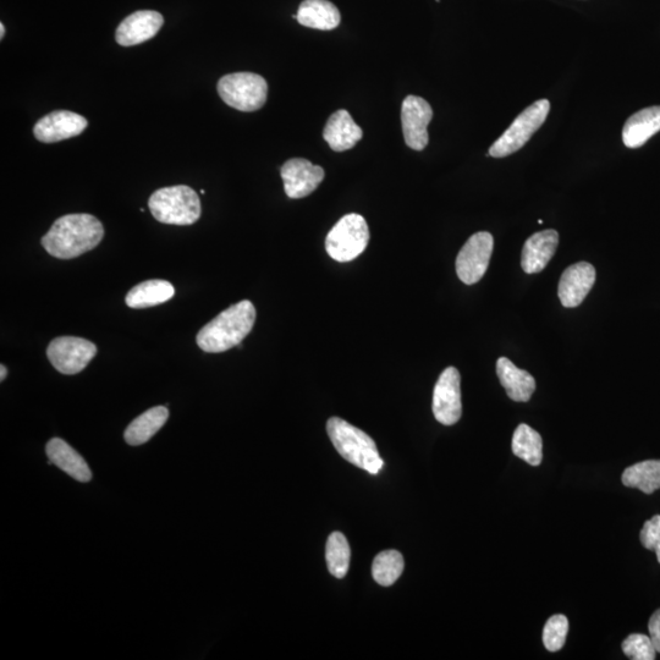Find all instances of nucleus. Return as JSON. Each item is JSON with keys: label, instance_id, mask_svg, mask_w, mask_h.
<instances>
[{"label": "nucleus", "instance_id": "1", "mask_svg": "<svg viewBox=\"0 0 660 660\" xmlns=\"http://www.w3.org/2000/svg\"><path fill=\"white\" fill-rule=\"evenodd\" d=\"M103 236V224L92 214H68L55 220L42 246L55 258L71 260L95 249Z\"/></svg>", "mask_w": 660, "mask_h": 660}, {"label": "nucleus", "instance_id": "2", "mask_svg": "<svg viewBox=\"0 0 660 660\" xmlns=\"http://www.w3.org/2000/svg\"><path fill=\"white\" fill-rule=\"evenodd\" d=\"M255 321V306L249 300H242L220 313L198 332V348L211 354L233 349L251 333Z\"/></svg>", "mask_w": 660, "mask_h": 660}, {"label": "nucleus", "instance_id": "3", "mask_svg": "<svg viewBox=\"0 0 660 660\" xmlns=\"http://www.w3.org/2000/svg\"><path fill=\"white\" fill-rule=\"evenodd\" d=\"M327 432L334 448L350 464L372 475H378L382 470L384 461L379 456L376 443L360 428L350 425L343 418L332 417L327 422Z\"/></svg>", "mask_w": 660, "mask_h": 660}, {"label": "nucleus", "instance_id": "4", "mask_svg": "<svg viewBox=\"0 0 660 660\" xmlns=\"http://www.w3.org/2000/svg\"><path fill=\"white\" fill-rule=\"evenodd\" d=\"M152 216L163 224L192 225L201 217V201L195 190L185 185L163 187L150 197Z\"/></svg>", "mask_w": 660, "mask_h": 660}, {"label": "nucleus", "instance_id": "5", "mask_svg": "<svg viewBox=\"0 0 660 660\" xmlns=\"http://www.w3.org/2000/svg\"><path fill=\"white\" fill-rule=\"evenodd\" d=\"M370 242V229L365 218L351 213L339 220L329 231L326 250L334 261L341 263L354 261L362 255Z\"/></svg>", "mask_w": 660, "mask_h": 660}, {"label": "nucleus", "instance_id": "6", "mask_svg": "<svg viewBox=\"0 0 660 660\" xmlns=\"http://www.w3.org/2000/svg\"><path fill=\"white\" fill-rule=\"evenodd\" d=\"M218 93L229 107L240 112H256L267 102L268 84L258 74H228L219 80Z\"/></svg>", "mask_w": 660, "mask_h": 660}, {"label": "nucleus", "instance_id": "7", "mask_svg": "<svg viewBox=\"0 0 660 660\" xmlns=\"http://www.w3.org/2000/svg\"><path fill=\"white\" fill-rule=\"evenodd\" d=\"M549 110L550 103L548 99H539V101L532 103L514 120L510 128L493 143L492 147L489 148V156L504 158L520 151L544 124Z\"/></svg>", "mask_w": 660, "mask_h": 660}, {"label": "nucleus", "instance_id": "8", "mask_svg": "<svg viewBox=\"0 0 660 660\" xmlns=\"http://www.w3.org/2000/svg\"><path fill=\"white\" fill-rule=\"evenodd\" d=\"M96 354L95 344L77 337L55 338L47 349L49 362L55 370L63 374H77L84 371Z\"/></svg>", "mask_w": 660, "mask_h": 660}, {"label": "nucleus", "instance_id": "9", "mask_svg": "<svg viewBox=\"0 0 660 660\" xmlns=\"http://www.w3.org/2000/svg\"><path fill=\"white\" fill-rule=\"evenodd\" d=\"M493 247V236L487 231L473 234L466 241L456 258V273L462 283L472 285L480 282L487 272Z\"/></svg>", "mask_w": 660, "mask_h": 660}, {"label": "nucleus", "instance_id": "10", "mask_svg": "<svg viewBox=\"0 0 660 660\" xmlns=\"http://www.w3.org/2000/svg\"><path fill=\"white\" fill-rule=\"evenodd\" d=\"M460 373L455 367L445 368L433 393V414L444 426L458 423L462 414Z\"/></svg>", "mask_w": 660, "mask_h": 660}, {"label": "nucleus", "instance_id": "11", "mask_svg": "<svg viewBox=\"0 0 660 660\" xmlns=\"http://www.w3.org/2000/svg\"><path fill=\"white\" fill-rule=\"evenodd\" d=\"M433 118L432 107L426 99L407 96L401 107L404 139L411 150L422 151L428 145V125Z\"/></svg>", "mask_w": 660, "mask_h": 660}, {"label": "nucleus", "instance_id": "12", "mask_svg": "<svg viewBox=\"0 0 660 660\" xmlns=\"http://www.w3.org/2000/svg\"><path fill=\"white\" fill-rule=\"evenodd\" d=\"M324 170L304 158L289 159L282 167L285 194L290 198L310 196L324 179Z\"/></svg>", "mask_w": 660, "mask_h": 660}, {"label": "nucleus", "instance_id": "13", "mask_svg": "<svg viewBox=\"0 0 660 660\" xmlns=\"http://www.w3.org/2000/svg\"><path fill=\"white\" fill-rule=\"evenodd\" d=\"M87 125V120L82 115L69 110H57L38 120L33 134L38 141L54 143L81 135Z\"/></svg>", "mask_w": 660, "mask_h": 660}, {"label": "nucleus", "instance_id": "14", "mask_svg": "<svg viewBox=\"0 0 660 660\" xmlns=\"http://www.w3.org/2000/svg\"><path fill=\"white\" fill-rule=\"evenodd\" d=\"M594 283H596V269L592 264L587 262L572 264L560 278L558 295L561 305L566 308L580 306L590 294Z\"/></svg>", "mask_w": 660, "mask_h": 660}, {"label": "nucleus", "instance_id": "15", "mask_svg": "<svg viewBox=\"0 0 660 660\" xmlns=\"http://www.w3.org/2000/svg\"><path fill=\"white\" fill-rule=\"evenodd\" d=\"M163 24V16L157 11H136L121 22L115 32V40L123 47L137 46L156 36Z\"/></svg>", "mask_w": 660, "mask_h": 660}, {"label": "nucleus", "instance_id": "16", "mask_svg": "<svg viewBox=\"0 0 660 660\" xmlns=\"http://www.w3.org/2000/svg\"><path fill=\"white\" fill-rule=\"evenodd\" d=\"M559 234L553 229L539 231L525 242L521 266L527 274L541 273L557 252Z\"/></svg>", "mask_w": 660, "mask_h": 660}, {"label": "nucleus", "instance_id": "17", "mask_svg": "<svg viewBox=\"0 0 660 660\" xmlns=\"http://www.w3.org/2000/svg\"><path fill=\"white\" fill-rule=\"evenodd\" d=\"M46 451L49 465L54 464L76 481L86 483L92 480L90 466L65 440L60 438L49 440Z\"/></svg>", "mask_w": 660, "mask_h": 660}, {"label": "nucleus", "instance_id": "18", "mask_svg": "<svg viewBox=\"0 0 660 660\" xmlns=\"http://www.w3.org/2000/svg\"><path fill=\"white\" fill-rule=\"evenodd\" d=\"M362 129L346 110H338L327 121L323 139L335 152L351 150L362 139Z\"/></svg>", "mask_w": 660, "mask_h": 660}, {"label": "nucleus", "instance_id": "19", "mask_svg": "<svg viewBox=\"0 0 660 660\" xmlns=\"http://www.w3.org/2000/svg\"><path fill=\"white\" fill-rule=\"evenodd\" d=\"M660 131V106L649 107L631 115L623 129V141L627 148H640Z\"/></svg>", "mask_w": 660, "mask_h": 660}, {"label": "nucleus", "instance_id": "20", "mask_svg": "<svg viewBox=\"0 0 660 660\" xmlns=\"http://www.w3.org/2000/svg\"><path fill=\"white\" fill-rule=\"evenodd\" d=\"M497 374L506 394L517 403H527L536 390L535 378L530 373L517 368L506 357L497 361Z\"/></svg>", "mask_w": 660, "mask_h": 660}, {"label": "nucleus", "instance_id": "21", "mask_svg": "<svg viewBox=\"0 0 660 660\" xmlns=\"http://www.w3.org/2000/svg\"><path fill=\"white\" fill-rule=\"evenodd\" d=\"M299 24L310 29L330 31L340 24V11L328 0H304L297 11Z\"/></svg>", "mask_w": 660, "mask_h": 660}, {"label": "nucleus", "instance_id": "22", "mask_svg": "<svg viewBox=\"0 0 660 660\" xmlns=\"http://www.w3.org/2000/svg\"><path fill=\"white\" fill-rule=\"evenodd\" d=\"M169 411L167 407L156 406L143 412V414L132 421L124 433L125 442L132 447L148 442L154 434L161 431L165 422L168 421Z\"/></svg>", "mask_w": 660, "mask_h": 660}, {"label": "nucleus", "instance_id": "23", "mask_svg": "<svg viewBox=\"0 0 660 660\" xmlns=\"http://www.w3.org/2000/svg\"><path fill=\"white\" fill-rule=\"evenodd\" d=\"M175 294V289L167 280H147L137 284L125 297L126 305L135 310L154 307L169 301Z\"/></svg>", "mask_w": 660, "mask_h": 660}, {"label": "nucleus", "instance_id": "24", "mask_svg": "<svg viewBox=\"0 0 660 660\" xmlns=\"http://www.w3.org/2000/svg\"><path fill=\"white\" fill-rule=\"evenodd\" d=\"M624 486L652 494L660 489V460H647L627 467L623 473Z\"/></svg>", "mask_w": 660, "mask_h": 660}, {"label": "nucleus", "instance_id": "25", "mask_svg": "<svg viewBox=\"0 0 660 660\" xmlns=\"http://www.w3.org/2000/svg\"><path fill=\"white\" fill-rule=\"evenodd\" d=\"M513 453L531 466L541 465L543 459L541 434L527 425L517 427L513 437Z\"/></svg>", "mask_w": 660, "mask_h": 660}, {"label": "nucleus", "instance_id": "26", "mask_svg": "<svg viewBox=\"0 0 660 660\" xmlns=\"http://www.w3.org/2000/svg\"><path fill=\"white\" fill-rule=\"evenodd\" d=\"M404 558L398 550H385L374 558L372 576L378 585L388 587L398 581L404 571Z\"/></svg>", "mask_w": 660, "mask_h": 660}, {"label": "nucleus", "instance_id": "27", "mask_svg": "<svg viewBox=\"0 0 660 660\" xmlns=\"http://www.w3.org/2000/svg\"><path fill=\"white\" fill-rule=\"evenodd\" d=\"M351 550L348 539L341 532L329 536L326 547V559L330 574L337 579H344L350 568Z\"/></svg>", "mask_w": 660, "mask_h": 660}, {"label": "nucleus", "instance_id": "28", "mask_svg": "<svg viewBox=\"0 0 660 660\" xmlns=\"http://www.w3.org/2000/svg\"><path fill=\"white\" fill-rule=\"evenodd\" d=\"M569 631V620L566 616L558 614L553 615L547 621L543 630L544 647L549 652H558L565 645L566 636Z\"/></svg>", "mask_w": 660, "mask_h": 660}, {"label": "nucleus", "instance_id": "29", "mask_svg": "<svg viewBox=\"0 0 660 660\" xmlns=\"http://www.w3.org/2000/svg\"><path fill=\"white\" fill-rule=\"evenodd\" d=\"M625 656L634 660H654L657 658L651 637L642 634H632L623 642Z\"/></svg>", "mask_w": 660, "mask_h": 660}, {"label": "nucleus", "instance_id": "30", "mask_svg": "<svg viewBox=\"0 0 660 660\" xmlns=\"http://www.w3.org/2000/svg\"><path fill=\"white\" fill-rule=\"evenodd\" d=\"M640 538L643 547L656 552L660 564V515L653 516L643 525Z\"/></svg>", "mask_w": 660, "mask_h": 660}, {"label": "nucleus", "instance_id": "31", "mask_svg": "<svg viewBox=\"0 0 660 660\" xmlns=\"http://www.w3.org/2000/svg\"><path fill=\"white\" fill-rule=\"evenodd\" d=\"M649 637L653 642L654 648L660 653V609L651 616L648 624Z\"/></svg>", "mask_w": 660, "mask_h": 660}, {"label": "nucleus", "instance_id": "32", "mask_svg": "<svg viewBox=\"0 0 660 660\" xmlns=\"http://www.w3.org/2000/svg\"><path fill=\"white\" fill-rule=\"evenodd\" d=\"M0 373H2L0 374V381L3 382L4 379L7 378V374H8L7 367H5L4 365L0 366Z\"/></svg>", "mask_w": 660, "mask_h": 660}, {"label": "nucleus", "instance_id": "33", "mask_svg": "<svg viewBox=\"0 0 660 660\" xmlns=\"http://www.w3.org/2000/svg\"><path fill=\"white\" fill-rule=\"evenodd\" d=\"M4 35H5V27H4V24H0V38H2V40H3V38H4Z\"/></svg>", "mask_w": 660, "mask_h": 660}]
</instances>
